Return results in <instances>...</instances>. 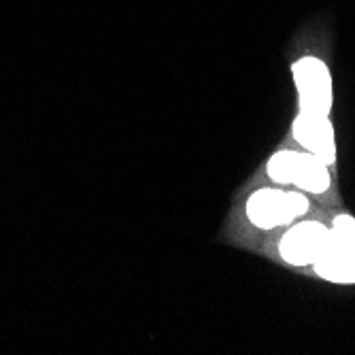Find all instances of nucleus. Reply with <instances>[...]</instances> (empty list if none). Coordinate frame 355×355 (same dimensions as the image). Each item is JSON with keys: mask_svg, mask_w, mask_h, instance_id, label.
Returning <instances> with one entry per match:
<instances>
[{"mask_svg": "<svg viewBox=\"0 0 355 355\" xmlns=\"http://www.w3.org/2000/svg\"><path fill=\"white\" fill-rule=\"evenodd\" d=\"M309 211V198L300 191H281L262 187L247 200V219L260 230H275L289 225Z\"/></svg>", "mask_w": 355, "mask_h": 355, "instance_id": "nucleus-1", "label": "nucleus"}, {"mask_svg": "<svg viewBox=\"0 0 355 355\" xmlns=\"http://www.w3.org/2000/svg\"><path fill=\"white\" fill-rule=\"evenodd\" d=\"M296 92H298V105L300 111L309 113H324L330 115L332 111V75L324 60L306 55L300 58L292 67Z\"/></svg>", "mask_w": 355, "mask_h": 355, "instance_id": "nucleus-2", "label": "nucleus"}, {"mask_svg": "<svg viewBox=\"0 0 355 355\" xmlns=\"http://www.w3.org/2000/svg\"><path fill=\"white\" fill-rule=\"evenodd\" d=\"M332 239L330 228L321 221H300L289 225L279 243L281 257L292 266H313Z\"/></svg>", "mask_w": 355, "mask_h": 355, "instance_id": "nucleus-3", "label": "nucleus"}, {"mask_svg": "<svg viewBox=\"0 0 355 355\" xmlns=\"http://www.w3.org/2000/svg\"><path fill=\"white\" fill-rule=\"evenodd\" d=\"M292 135L304 151L332 166L336 162V137L330 115L300 111L292 123Z\"/></svg>", "mask_w": 355, "mask_h": 355, "instance_id": "nucleus-4", "label": "nucleus"}, {"mask_svg": "<svg viewBox=\"0 0 355 355\" xmlns=\"http://www.w3.org/2000/svg\"><path fill=\"white\" fill-rule=\"evenodd\" d=\"M287 183L306 193H326L332 185L330 166L309 151H289Z\"/></svg>", "mask_w": 355, "mask_h": 355, "instance_id": "nucleus-5", "label": "nucleus"}, {"mask_svg": "<svg viewBox=\"0 0 355 355\" xmlns=\"http://www.w3.org/2000/svg\"><path fill=\"white\" fill-rule=\"evenodd\" d=\"M313 270L330 283L355 285V247L330 239L328 247L317 257Z\"/></svg>", "mask_w": 355, "mask_h": 355, "instance_id": "nucleus-6", "label": "nucleus"}, {"mask_svg": "<svg viewBox=\"0 0 355 355\" xmlns=\"http://www.w3.org/2000/svg\"><path fill=\"white\" fill-rule=\"evenodd\" d=\"M332 236L345 245H351L355 247V217L347 215V213H340L334 217L332 221V228H330Z\"/></svg>", "mask_w": 355, "mask_h": 355, "instance_id": "nucleus-7", "label": "nucleus"}]
</instances>
